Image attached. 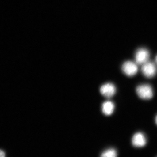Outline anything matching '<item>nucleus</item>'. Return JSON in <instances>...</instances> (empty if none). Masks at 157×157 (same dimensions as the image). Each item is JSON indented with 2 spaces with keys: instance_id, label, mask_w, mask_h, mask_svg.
Instances as JSON below:
<instances>
[{
  "instance_id": "obj_5",
  "label": "nucleus",
  "mask_w": 157,
  "mask_h": 157,
  "mask_svg": "<svg viewBox=\"0 0 157 157\" xmlns=\"http://www.w3.org/2000/svg\"><path fill=\"white\" fill-rule=\"evenodd\" d=\"M115 86L113 83H105L100 88V92L101 94L107 98H110L115 94L116 93Z\"/></svg>"
},
{
  "instance_id": "obj_2",
  "label": "nucleus",
  "mask_w": 157,
  "mask_h": 157,
  "mask_svg": "<svg viewBox=\"0 0 157 157\" xmlns=\"http://www.w3.org/2000/svg\"><path fill=\"white\" fill-rule=\"evenodd\" d=\"M141 68L142 73L147 78H152L155 76L157 72L156 66L154 63L147 61L144 64Z\"/></svg>"
},
{
  "instance_id": "obj_8",
  "label": "nucleus",
  "mask_w": 157,
  "mask_h": 157,
  "mask_svg": "<svg viewBox=\"0 0 157 157\" xmlns=\"http://www.w3.org/2000/svg\"><path fill=\"white\" fill-rule=\"evenodd\" d=\"M101 157H117L116 151L111 148L105 151L101 154Z\"/></svg>"
},
{
  "instance_id": "obj_11",
  "label": "nucleus",
  "mask_w": 157,
  "mask_h": 157,
  "mask_svg": "<svg viewBox=\"0 0 157 157\" xmlns=\"http://www.w3.org/2000/svg\"><path fill=\"white\" fill-rule=\"evenodd\" d=\"M155 60H156V63L157 64V56L156 57Z\"/></svg>"
},
{
  "instance_id": "obj_10",
  "label": "nucleus",
  "mask_w": 157,
  "mask_h": 157,
  "mask_svg": "<svg viewBox=\"0 0 157 157\" xmlns=\"http://www.w3.org/2000/svg\"><path fill=\"white\" fill-rule=\"evenodd\" d=\"M155 122L156 124L157 125V115L156 116V117H155Z\"/></svg>"
},
{
  "instance_id": "obj_6",
  "label": "nucleus",
  "mask_w": 157,
  "mask_h": 157,
  "mask_svg": "<svg viewBox=\"0 0 157 157\" xmlns=\"http://www.w3.org/2000/svg\"><path fill=\"white\" fill-rule=\"evenodd\" d=\"M146 143V137L143 133L138 132L135 134L132 137V144L135 147H142L145 146Z\"/></svg>"
},
{
  "instance_id": "obj_9",
  "label": "nucleus",
  "mask_w": 157,
  "mask_h": 157,
  "mask_svg": "<svg viewBox=\"0 0 157 157\" xmlns=\"http://www.w3.org/2000/svg\"><path fill=\"white\" fill-rule=\"evenodd\" d=\"M0 157H6L5 152L2 150H0Z\"/></svg>"
},
{
  "instance_id": "obj_1",
  "label": "nucleus",
  "mask_w": 157,
  "mask_h": 157,
  "mask_svg": "<svg viewBox=\"0 0 157 157\" xmlns=\"http://www.w3.org/2000/svg\"><path fill=\"white\" fill-rule=\"evenodd\" d=\"M136 92L138 97L144 100H149L153 96L152 88L148 84L138 86L136 89Z\"/></svg>"
},
{
  "instance_id": "obj_7",
  "label": "nucleus",
  "mask_w": 157,
  "mask_h": 157,
  "mask_svg": "<svg viewBox=\"0 0 157 157\" xmlns=\"http://www.w3.org/2000/svg\"><path fill=\"white\" fill-rule=\"evenodd\" d=\"M114 104L112 102L107 101L102 104V112L105 115H111L114 111Z\"/></svg>"
},
{
  "instance_id": "obj_3",
  "label": "nucleus",
  "mask_w": 157,
  "mask_h": 157,
  "mask_svg": "<svg viewBox=\"0 0 157 157\" xmlns=\"http://www.w3.org/2000/svg\"><path fill=\"white\" fill-rule=\"evenodd\" d=\"M150 54L146 48H140L136 51L135 58L136 63L137 65H143L148 61Z\"/></svg>"
},
{
  "instance_id": "obj_4",
  "label": "nucleus",
  "mask_w": 157,
  "mask_h": 157,
  "mask_svg": "<svg viewBox=\"0 0 157 157\" xmlns=\"http://www.w3.org/2000/svg\"><path fill=\"white\" fill-rule=\"evenodd\" d=\"M122 70L125 75L128 76H134L138 71L137 64L130 61L125 62L122 66Z\"/></svg>"
}]
</instances>
